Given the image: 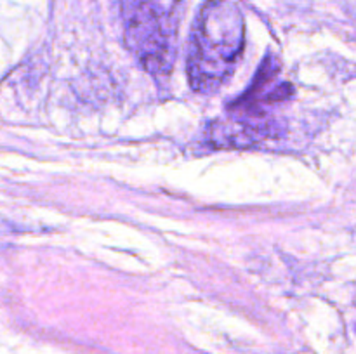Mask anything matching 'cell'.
<instances>
[{"label":"cell","mask_w":356,"mask_h":354,"mask_svg":"<svg viewBox=\"0 0 356 354\" xmlns=\"http://www.w3.org/2000/svg\"><path fill=\"white\" fill-rule=\"evenodd\" d=\"M124 38L143 68L169 75L176 62L181 0H120Z\"/></svg>","instance_id":"7a4b0ae2"},{"label":"cell","mask_w":356,"mask_h":354,"mask_svg":"<svg viewBox=\"0 0 356 354\" xmlns=\"http://www.w3.org/2000/svg\"><path fill=\"white\" fill-rule=\"evenodd\" d=\"M245 45V19L233 0H205L191 30L186 73L191 89L212 94L235 73Z\"/></svg>","instance_id":"6da1fadb"},{"label":"cell","mask_w":356,"mask_h":354,"mask_svg":"<svg viewBox=\"0 0 356 354\" xmlns=\"http://www.w3.org/2000/svg\"><path fill=\"white\" fill-rule=\"evenodd\" d=\"M271 134L266 124L249 120H218L209 128V141L218 148H249Z\"/></svg>","instance_id":"3957f363"}]
</instances>
